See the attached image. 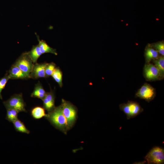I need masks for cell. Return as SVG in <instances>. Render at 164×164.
I'll list each match as a JSON object with an SVG mask.
<instances>
[{
    "mask_svg": "<svg viewBox=\"0 0 164 164\" xmlns=\"http://www.w3.org/2000/svg\"><path fill=\"white\" fill-rule=\"evenodd\" d=\"M45 118L56 128L66 134L70 129L60 105L48 112Z\"/></svg>",
    "mask_w": 164,
    "mask_h": 164,
    "instance_id": "obj_1",
    "label": "cell"
},
{
    "mask_svg": "<svg viewBox=\"0 0 164 164\" xmlns=\"http://www.w3.org/2000/svg\"><path fill=\"white\" fill-rule=\"evenodd\" d=\"M62 112L65 117L70 129L73 126L77 117V110L76 107L70 102L63 99L60 105Z\"/></svg>",
    "mask_w": 164,
    "mask_h": 164,
    "instance_id": "obj_2",
    "label": "cell"
},
{
    "mask_svg": "<svg viewBox=\"0 0 164 164\" xmlns=\"http://www.w3.org/2000/svg\"><path fill=\"white\" fill-rule=\"evenodd\" d=\"M3 104L6 109H14L19 112H26L25 109L26 104L22 93L13 95L7 100L4 102Z\"/></svg>",
    "mask_w": 164,
    "mask_h": 164,
    "instance_id": "obj_3",
    "label": "cell"
},
{
    "mask_svg": "<svg viewBox=\"0 0 164 164\" xmlns=\"http://www.w3.org/2000/svg\"><path fill=\"white\" fill-rule=\"evenodd\" d=\"M119 108L126 115L128 119L136 117L143 111L138 103L132 101H128L126 103L120 104Z\"/></svg>",
    "mask_w": 164,
    "mask_h": 164,
    "instance_id": "obj_4",
    "label": "cell"
},
{
    "mask_svg": "<svg viewBox=\"0 0 164 164\" xmlns=\"http://www.w3.org/2000/svg\"><path fill=\"white\" fill-rule=\"evenodd\" d=\"M13 64L18 67L30 77L29 75L34 63L29 56L28 52L23 53L17 59Z\"/></svg>",
    "mask_w": 164,
    "mask_h": 164,
    "instance_id": "obj_5",
    "label": "cell"
},
{
    "mask_svg": "<svg viewBox=\"0 0 164 164\" xmlns=\"http://www.w3.org/2000/svg\"><path fill=\"white\" fill-rule=\"evenodd\" d=\"M145 159L148 164H163L164 149L158 146L154 147L145 156Z\"/></svg>",
    "mask_w": 164,
    "mask_h": 164,
    "instance_id": "obj_6",
    "label": "cell"
},
{
    "mask_svg": "<svg viewBox=\"0 0 164 164\" xmlns=\"http://www.w3.org/2000/svg\"><path fill=\"white\" fill-rule=\"evenodd\" d=\"M135 95L136 97L149 102L152 100L155 97V90L150 84L145 83L138 90Z\"/></svg>",
    "mask_w": 164,
    "mask_h": 164,
    "instance_id": "obj_7",
    "label": "cell"
},
{
    "mask_svg": "<svg viewBox=\"0 0 164 164\" xmlns=\"http://www.w3.org/2000/svg\"><path fill=\"white\" fill-rule=\"evenodd\" d=\"M143 75L149 81H154L161 80L159 72L154 64L146 63L143 68Z\"/></svg>",
    "mask_w": 164,
    "mask_h": 164,
    "instance_id": "obj_8",
    "label": "cell"
},
{
    "mask_svg": "<svg viewBox=\"0 0 164 164\" xmlns=\"http://www.w3.org/2000/svg\"><path fill=\"white\" fill-rule=\"evenodd\" d=\"M47 63H43L34 64L29 77L33 79L46 78L45 69Z\"/></svg>",
    "mask_w": 164,
    "mask_h": 164,
    "instance_id": "obj_9",
    "label": "cell"
},
{
    "mask_svg": "<svg viewBox=\"0 0 164 164\" xmlns=\"http://www.w3.org/2000/svg\"><path fill=\"white\" fill-rule=\"evenodd\" d=\"M55 95L53 91L51 90L50 92H46L45 97L42 101L43 107L48 112L51 111L55 107Z\"/></svg>",
    "mask_w": 164,
    "mask_h": 164,
    "instance_id": "obj_10",
    "label": "cell"
},
{
    "mask_svg": "<svg viewBox=\"0 0 164 164\" xmlns=\"http://www.w3.org/2000/svg\"><path fill=\"white\" fill-rule=\"evenodd\" d=\"M8 74L10 79H27L30 78L18 67L14 64L11 67Z\"/></svg>",
    "mask_w": 164,
    "mask_h": 164,
    "instance_id": "obj_11",
    "label": "cell"
},
{
    "mask_svg": "<svg viewBox=\"0 0 164 164\" xmlns=\"http://www.w3.org/2000/svg\"><path fill=\"white\" fill-rule=\"evenodd\" d=\"M46 92L44 90L42 84L39 81L35 85V87L31 95V97H36L42 100L45 97Z\"/></svg>",
    "mask_w": 164,
    "mask_h": 164,
    "instance_id": "obj_12",
    "label": "cell"
},
{
    "mask_svg": "<svg viewBox=\"0 0 164 164\" xmlns=\"http://www.w3.org/2000/svg\"><path fill=\"white\" fill-rule=\"evenodd\" d=\"M36 35L39 42L38 45L43 54L45 53H50L56 55H57L56 49L50 47L44 40H40L39 36L37 34Z\"/></svg>",
    "mask_w": 164,
    "mask_h": 164,
    "instance_id": "obj_13",
    "label": "cell"
},
{
    "mask_svg": "<svg viewBox=\"0 0 164 164\" xmlns=\"http://www.w3.org/2000/svg\"><path fill=\"white\" fill-rule=\"evenodd\" d=\"M145 57L146 63H150L152 60H153L159 57L158 53L152 47L148 46L145 50Z\"/></svg>",
    "mask_w": 164,
    "mask_h": 164,
    "instance_id": "obj_14",
    "label": "cell"
},
{
    "mask_svg": "<svg viewBox=\"0 0 164 164\" xmlns=\"http://www.w3.org/2000/svg\"><path fill=\"white\" fill-rule=\"evenodd\" d=\"M45 109L41 106H36L32 109L31 114L32 117L35 119H39L43 117H45L46 115Z\"/></svg>",
    "mask_w": 164,
    "mask_h": 164,
    "instance_id": "obj_15",
    "label": "cell"
},
{
    "mask_svg": "<svg viewBox=\"0 0 164 164\" xmlns=\"http://www.w3.org/2000/svg\"><path fill=\"white\" fill-rule=\"evenodd\" d=\"M28 53L34 64L37 63L38 59L43 54L38 44L33 46Z\"/></svg>",
    "mask_w": 164,
    "mask_h": 164,
    "instance_id": "obj_16",
    "label": "cell"
},
{
    "mask_svg": "<svg viewBox=\"0 0 164 164\" xmlns=\"http://www.w3.org/2000/svg\"><path fill=\"white\" fill-rule=\"evenodd\" d=\"M154 65L159 70L161 79L164 77V57L163 56L153 60Z\"/></svg>",
    "mask_w": 164,
    "mask_h": 164,
    "instance_id": "obj_17",
    "label": "cell"
},
{
    "mask_svg": "<svg viewBox=\"0 0 164 164\" xmlns=\"http://www.w3.org/2000/svg\"><path fill=\"white\" fill-rule=\"evenodd\" d=\"M16 131L27 134L30 133V131L26 128L24 124L17 118L12 122Z\"/></svg>",
    "mask_w": 164,
    "mask_h": 164,
    "instance_id": "obj_18",
    "label": "cell"
},
{
    "mask_svg": "<svg viewBox=\"0 0 164 164\" xmlns=\"http://www.w3.org/2000/svg\"><path fill=\"white\" fill-rule=\"evenodd\" d=\"M51 76L60 87H62L63 86V73L60 68L56 67Z\"/></svg>",
    "mask_w": 164,
    "mask_h": 164,
    "instance_id": "obj_19",
    "label": "cell"
},
{
    "mask_svg": "<svg viewBox=\"0 0 164 164\" xmlns=\"http://www.w3.org/2000/svg\"><path fill=\"white\" fill-rule=\"evenodd\" d=\"M19 112L16 110L13 109H7L6 119L10 122H13L18 118Z\"/></svg>",
    "mask_w": 164,
    "mask_h": 164,
    "instance_id": "obj_20",
    "label": "cell"
},
{
    "mask_svg": "<svg viewBox=\"0 0 164 164\" xmlns=\"http://www.w3.org/2000/svg\"><path fill=\"white\" fill-rule=\"evenodd\" d=\"M56 68V65L53 62L47 63L45 68L46 78L51 76Z\"/></svg>",
    "mask_w": 164,
    "mask_h": 164,
    "instance_id": "obj_21",
    "label": "cell"
},
{
    "mask_svg": "<svg viewBox=\"0 0 164 164\" xmlns=\"http://www.w3.org/2000/svg\"><path fill=\"white\" fill-rule=\"evenodd\" d=\"M10 79L8 74H7L4 77L0 80V98L2 99V97L1 92L2 90L4 88L5 86L8 81Z\"/></svg>",
    "mask_w": 164,
    "mask_h": 164,
    "instance_id": "obj_22",
    "label": "cell"
},
{
    "mask_svg": "<svg viewBox=\"0 0 164 164\" xmlns=\"http://www.w3.org/2000/svg\"><path fill=\"white\" fill-rule=\"evenodd\" d=\"M154 47L158 53L162 56L164 55V43L163 42L157 43L154 45Z\"/></svg>",
    "mask_w": 164,
    "mask_h": 164,
    "instance_id": "obj_23",
    "label": "cell"
}]
</instances>
